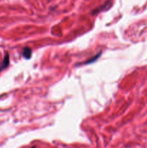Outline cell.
Wrapping results in <instances>:
<instances>
[{
    "label": "cell",
    "instance_id": "obj_1",
    "mask_svg": "<svg viewBox=\"0 0 147 148\" xmlns=\"http://www.w3.org/2000/svg\"><path fill=\"white\" fill-rule=\"evenodd\" d=\"M9 64H10V56H9L8 53H5L2 62L0 64V72L7 68L9 66Z\"/></svg>",
    "mask_w": 147,
    "mask_h": 148
},
{
    "label": "cell",
    "instance_id": "obj_2",
    "mask_svg": "<svg viewBox=\"0 0 147 148\" xmlns=\"http://www.w3.org/2000/svg\"><path fill=\"white\" fill-rule=\"evenodd\" d=\"M22 56L25 59H30L32 56V50L29 47H24L22 50Z\"/></svg>",
    "mask_w": 147,
    "mask_h": 148
},
{
    "label": "cell",
    "instance_id": "obj_3",
    "mask_svg": "<svg viewBox=\"0 0 147 148\" xmlns=\"http://www.w3.org/2000/svg\"><path fill=\"white\" fill-rule=\"evenodd\" d=\"M100 55H101V52H99V53L96 54V55H95V56H92V58H90V59H88L87 61H86V62H84L83 64H91V63H92V62H95V61H96L97 59L98 58H99V56H100Z\"/></svg>",
    "mask_w": 147,
    "mask_h": 148
},
{
    "label": "cell",
    "instance_id": "obj_4",
    "mask_svg": "<svg viewBox=\"0 0 147 148\" xmlns=\"http://www.w3.org/2000/svg\"><path fill=\"white\" fill-rule=\"evenodd\" d=\"M31 148H35V146H34V147H32Z\"/></svg>",
    "mask_w": 147,
    "mask_h": 148
}]
</instances>
